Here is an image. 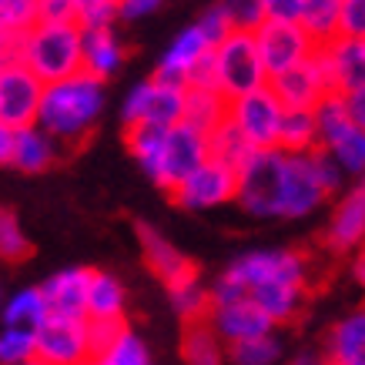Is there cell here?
<instances>
[{"label":"cell","instance_id":"obj_1","mask_svg":"<svg viewBox=\"0 0 365 365\" xmlns=\"http://www.w3.org/2000/svg\"><path fill=\"white\" fill-rule=\"evenodd\" d=\"M108 104V84L94 81L91 74L78 71L64 81L44 84L41 108H37V128L61 148L74 151L98 131V121Z\"/></svg>","mask_w":365,"mask_h":365},{"label":"cell","instance_id":"obj_2","mask_svg":"<svg viewBox=\"0 0 365 365\" xmlns=\"http://www.w3.org/2000/svg\"><path fill=\"white\" fill-rule=\"evenodd\" d=\"M14 57L21 61L41 84H54L81 71V27L67 24H44L34 27L14 41Z\"/></svg>","mask_w":365,"mask_h":365},{"label":"cell","instance_id":"obj_3","mask_svg":"<svg viewBox=\"0 0 365 365\" xmlns=\"http://www.w3.org/2000/svg\"><path fill=\"white\" fill-rule=\"evenodd\" d=\"M211 71H215V91L225 101H235L268 84V74L258 61L252 34L245 31H232L225 41L211 47Z\"/></svg>","mask_w":365,"mask_h":365},{"label":"cell","instance_id":"obj_4","mask_svg":"<svg viewBox=\"0 0 365 365\" xmlns=\"http://www.w3.org/2000/svg\"><path fill=\"white\" fill-rule=\"evenodd\" d=\"M225 275L238 282L245 288V295L258 285L268 282H282V285H312V258L299 248H258L242 258H235L232 265L225 268Z\"/></svg>","mask_w":365,"mask_h":365},{"label":"cell","instance_id":"obj_5","mask_svg":"<svg viewBox=\"0 0 365 365\" xmlns=\"http://www.w3.org/2000/svg\"><path fill=\"white\" fill-rule=\"evenodd\" d=\"M282 165H285V151L265 148V151H252V158L235 171V201L252 218H275Z\"/></svg>","mask_w":365,"mask_h":365},{"label":"cell","instance_id":"obj_6","mask_svg":"<svg viewBox=\"0 0 365 365\" xmlns=\"http://www.w3.org/2000/svg\"><path fill=\"white\" fill-rule=\"evenodd\" d=\"M252 41L268 81L285 74L288 67L302 64V61H309L315 54V44H312L309 34L299 27V21H272V17H265L252 31Z\"/></svg>","mask_w":365,"mask_h":365},{"label":"cell","instance_id":"obj_7","mask_svg":"<svg viewBox=\"0 0 365 365\" xmlns=\"http://www.w3.org/2000/svg\"><path fill=\"white\" fill-rule=\"evenodd\" d=\"M181 108H185V88L181 84L148 78L128 91V98L121 104V121L124 128H131V124L171 128V124H181Z\"/></svg>","mask_w":365,"mask_h":365},{"label":"cell","instance_id":"obj_8","mask_svg":"<svg viewBox=\"0 0 365 365\" xmlns=\"http://www.w3.org/2000/svg\"><path fill=\"white\" fill-rule=\"evenodd\" d=\"M201 161H208V138L188 124H171L165 131V141H161V155H158L151 185L171 195Z\"/></svg>","mask_w":365,"mask_h":365},{"label":"cell","instance_id":"obj_9","mask_svg":"<svg viewBox=\"0 0 365 365\" xmlns=\"http://www.w3.org/2000/svg\"><path fill=\"white\" fill-rule=\"evenodd\" d=\"M34 362H41V365H88L91 362L88 322L47 315V319L34 329Z\"/></svg>","mask_w":365,"mask_h":365},{"label":"cell","instance_id":"obj_10","mask_svg":"<svg viewBox=\"0 0 365 365\" xmlns=\"http://www.w3.org/2000/svg\"><path fill=\"white\" fill-rule=\"evenodd\" d=\"M282 114H285V108L278 104V98L272 94L268 84L258 91H248L242 98L228 101V121L238 128V134L252 144L255 151L275 148Z\"/></svg>","mask_w":365,"mask_h":365},{"label":"cell","instance_id":"obj_11","mask_svg":"<svg viewBox=\"0 0 365 365\" xmlns=\"http://www.w3.org/2000/svg\"><path fill=\"white\" fill-rule=\"evenodd\" d=\"M41 94H44V84L17 57H7L0 64V124H7L11 131L31 128L37 121Z\"/></svg>","mask_w":365,"mask_h":365},{"label":"cell","instance_id":"obj_12","mask_svg":"<svg viewBox=\"0 0 365 365\" xmlns=\"http://www.w3.org/2000/svg\"><path fill=\"white\" fill-rule=\"evenodd\" d=\"M312 155V151H309ZM309 155H285L282 165V185H278V208L275 218H305L315 208H322L329 195L319 185V178L312 171V158Z\"/></svg>","mask_w":365,"mask_h":365},{"label":"cell","instance_id":"obj_13","mask_svg":"<svg viewBox=\"0 0 365 365\" xmlns=\"http://www.w3.org/2000/svg\"><path fill=\"white\" fill-rule=\"evenodd\" d=\"M171 201L185 211H211L235 201V168L222 161H201L175 191Z\"/></svg>","mask_w":365,"mask_h":365},{"label":"cell","instance_id":"obj_14","mask_svg":"<svg viewBox=\"0 0 365 365\" xmlns=\"http://www.w3.org/2000/svg\"><path fill=\"white\" fill-rule=\"evenodd\" d=\"M315 51H319V47H315ZM268 88H272V94L278 98V104H282L285 111H315V104H319L325 94H332L329 78H325V71H322V64H319V54H312L309 61H302V64L288 67L285 74L272 78Z\"/></svg>","mask_w":365,"mask_h":365},{"label":"cell","instance_id":"obj_15","mask_svg":"<svg viewBox=\"0 0 365 365\" xmlns=\"http://www.w3.org/2000/svg\"><path fill=\"white\" fill-rule=\"evenodd\" d=\"M319 64L329 78L332 94H362L365 91V41L355 37H335L329 44H322Z\"/></svg>","mask_w":365,"mask_h":365},{"label":"cell","instance_id":"obj_16","mask_svg":"<svg viewBox=\"0 0 365 365\" xmlns=\"http://www.w3.org/2000/svg\"><path fill=\"white\" fill-rule=\"evenodd\" d=\"M365 238V188L362 181L345 188L339 195L329 218V232H325V245L332 255H352Z\"/></svg>","mask_w":365,"mask_h":365},{"label":"cell","instance_id":"obj_17","mask_svg":"<svg viewBox=\"0 0 365 365\" xmlns=\"http://www.w3.org/2000/svg\"><path fill=\"white\" fill-rule=\"evenodd\" d=\"M128 64V47L118 37L114 27H94V31H81V71L91 74L94 81L108 84L118 78Z\"/></svg>","mask_w":365,"mask_h":365},{"label":"cell","instance_id":"obj_18","mask_svg":"<svg viewBox=\"0 0 365 365\" xmlns=\"http://www.w3.org/2000/svg\"><path fill=\"white\" fill-rule=\"evenodd\" d=\"M205 322L215 329V335H218L225 345H235V342H245V339H258V335L275 332V325L258 312V305H255L252 299L211 305Z\"/></svg>","mask_w":365,"mask_h":365},{"label":"cell","instance_id":"obj_19","mask_svg":"<svg viewBox=\"0 0 365 365\" xmlns=\"http://www.w3.org/2000/svg\"><path fill=\"white\" fill-rule=\"evenodd\" d=\"M88 282H91V268H61L47 278L41 288L47 305V315L57 319H84V302H88Z\"/></svg>","mask_w":365,"mask_h":365},{"label":"cell","instance_id":"obj_20","mask_svg":"<svg viewBox=\"0 0 365 365\" xmlns=\"http://www.w3.org/2000/svg\"><path fill=\"white\" fill-rule=\"evenodd\" d=\"M138 242H141V252H144V262L148 268L155 272L165 285L178 282V278H185L195 272V262H191L188 255L181 252L178 245H171L165 235L158 232L155 225H144L138 222Z\"/></svg>","mask_w":365,"mask_h":365},{"label":"cell","instance_id":"obj_21","mask_svg":"<svg viewBox=\"0 0 365 365\" xmlns=\"http://www.w3.org/2000/svg\"><path fill=\"white\" fill-rule=\"evenodd\" d=\"M208 51H211V44L205 41V34L198 31V24H191V27H185V31L168 44V51L161 54V61H158V67H155V74H151V78L168 81V84H181V88H185L188 71L198 64Z\"/></svg>","mask_w":365,"mask_h":365},{"label":"cell","instance_id":"obj_22","mask_svg":"<svg viewBox=\"0 0 365 365\" xmlns=\"http://www.w3.org/2000/svg\"><path fill=\"white\" fill-rule=\"evenodd\" d=\"M124 315H128V292H124L121 278L91 268L84 322H128Z\"/></svg>","mask_w":365,"mask_h":365},{"label":"cell","instance_id":"obj_23","mask_svg":"<svg viewBox=\"0 0 365 365\" xmlns=\"http://www.w3.org/2000/svg\"><path fill=\"white\" fill-rule=\"evenodd\" d=\"M57 158H61V148L37 124H31V128L14 131L11 165L7 168L21 171V175H44V171H51L57 165Z\"/></svg>","mask_w":365,"mask_h":365},{"label":"cell","instance_id":"obj_24","mask_svg":"<svg viewBox=\"0 0 365 365\" xmlns=\"http://www.w3.org/2000/svg\"><path fill=\"white\" fill-rule=\"evenodd\" d=\"M248 299L258 305V312L265 315L272 325H292L302 315L305 302H309V288L299 285H282V282H268L248 292Z\"/></svg>","mask_w":365,"mask_h":365},{"label":"cell","instance_id":"obj_25","mask_svg":"<svg viewBox=\"0 0 365 365\" xmlns=\"http://www.w3.org/2000/svg\"><path fill=\"white\" fill-rule=\"evenodd\" d=\"M325 362L335 365H365V312H352L332 325V332L325 339Z\"/></svg>","mask_w":365,"mask_h":365},{"label":"cell","instance_id":"obj_26","mask_svg":"<svg viewBox=\"0 0 365 365\" xmlns=\"http://www.w3.org/2000/svg\"><path fill=\"white\" fill-rule=\"evenodd\" d=\"M228 118V101L218 91L208 88H185V108H181V124L195 128L208 138L218 124Z\"/></svg>","mask_w":365,"mask_h":365},{"label":"cell","instance_id":"obj_27","mask_svg":"<svg viewBox=\"0 0 365 365\" xmlns=\"http://www.w3.org/2000/svg\"><path fill=\"white\" fill-rule=\"evenodd\" d=\"M168 288V299H171V305H175V312L181 315V322L188 325V322H201L208 319V309H211V295H208V285L201 282V272L195 268L191 275L178 278V282H171Z\"/></svg>","mask_w":365,"mask_h":365},{"label":"cell","instance_id":"obj_28","mask_svg":"<svg viewBox=\"0 0 365 365\" xmlns=\"http://www.w3.org/2000/svg\"><path fill=\"white\" fill-rule=\"evenodd\" d=\"M181 359H185V365H228L225 362V342L215 335V329L205 319L185 325Z\"/></svg>","mask_w":365,"mask_h":365},{"label":"cell","instance_id":"obj_29","mask_svg":"<svg viewBox=\"0 0 365 365\" xmlns=\"http://www.w3.org/2000/svg\"><path fill=\"white\" fill-rule=\"evenodd\" d=\"M44 319H47V305L37 285L17 288L7 302H0V325H7V329H31L34 332Z\"/></svg>","mask_w":365,"mask_h":365},{"label":"cell","instance_id":"obj_30","mask_svg":"<svg viewBox=\"0 0 365 365\" xmlns=\"http://www.w3.org/2000/svg\"><path fill=\"white\" fill-rule=\"evenodd\" d=\"M278 151L285 155H309L319 148V124L312 111H285L278 124Z\"/></svg>","mask_w":365,"mask_h":365},{"label":"cell","instance_id":"obj_31","mask_svg":"<svg viewBox=\"0 0 365 365\" xmlns=\"http://www.w3.org/2000/svg\"><path fill=\"white\" fill-rule=\"evenodd\" d=\"M295 21L315 47L329 44L339 37V0H302Z\"/></svg>","mask_w":365,"mask_h":365},{"label":"cell","instance_id":"obj_32","mask_svg":"<svg viewBox=\"0 0 365 365\" xmlns=\"http://www.w3.org/2000/svg\"><path fill=\"white\" fill-rule=\"evenodd\" d=\"M91 365H151V349L131 325H124L121 332L94 355Z\"/></svg>","mask_w":365,"mask_h":365},{"label":"cell","instance_id":"obj_33","mask_svg":"<svg viewBox=\"0 0 365 365\" xmlns=\"http://www.w3.org/2000/svg\"><path fill=\"white\" fill-rule=\"evenodd\" d=\"M252 151H255V148L245 141L242 134H238V128H235L228 118H225V121L208 134V158H211V161H222V165L235 168V171H238V168L252 158Z\"/></svg>","mask_w":365,"mask_h":365},{"label":"cell","instance_id":"obj_34","mask_svg":"<svg viewBox=\"0 0 365 365\" xmlns=\"http://www.w3.org/2000/svg\"><path fill=\"white\" fill-rule=\"evenodd\" d=\"M225 362L228 365H278L282 362V339L278 332L245 339V342L225 345Z\"/></svg>","mask_w":365,"mask_h":365},{"label":"cell","instance_id":"obj_35","mask_svg":"<svg viewBox=\"0 0 365 365\" xmlns=\"http://www.w3.org/2000/svg\"><path fill=\"white\" fill-rule=\"evenodd\" d=\"M165 131L168 128H155V124H131V128H124V144H128L131 158L138 161V168L144 171V178L155 175Z\"/></svg>","mask_w":365,"mask_h":365},{"label":"cell","instance_id":"obj_36","mask_svg":"<svg viewBox=\"0 0 365 365\" xmlns=\"http://www.w3.org/2000/svg\"><path fill=\"white\" fill-rule=\"evenodd\" d=\"M322 151L339 165V171H342L345 178H362V171H365V128H352L349 134H342L339 141H332L329 148H322Z\"/></svg>","mask_w":365,"mask_h":365},{"label":"cell","instance_id":"obj_37","mask_svg":"<svg viewBox=\"0 0 365 365\" xmlns=\"http://www.w3.org/2000/svg\"><path fill=\"white\" fill-rule=\"evenodd\" d=\"M31 258V238L24 232L21 218L0 205V262H24Z\"/></svg>","mask_w":365,"mask_h":365},{"label":"cell","instance_id":"obj_38","mask_svg":"<svg viewBox=\"0 0 365 365\" xmlns=\"http://www.w3.org/2000/svg\"><path fill=\"white\" fill-rule=\"evenodd\" d=\"M215 7L225 14V21H228L232 31L252 34L258 24L265 21V7H262V0H215Z\"/></svg>","mask_w":365,"mask_h":365},{"label":"cell","instance_id":"obj_39","mask_svg":"<svg viewBox=\"0 0 365 365\" xmlns=\"http://www.w3.org/2000/svg\"><path fill=\"white\" fill-rule=\"evenodd\" d=\"M34 362V332L31 329H7L0 325V365Z\"/></svg>","mask_w":365,"mask_h":365},{"label":"cell","instance_id":"obj_40","mask_svg":"<svg viewBox=\"0 0 365 365\" xmlns=\"http://www.w3.org/2000/svg\"><path fill=\"white\" fill-rule=\"evenodd\" d=\"M37 24V0H0V27L21 37Z\"/></svg>","mask_w":365,"mask_h":365},{"label":"cell","instance_id":"obj_41","mask_svg":"<svg viewBox=\"0 0 365 365\" xmlns=\"http://www.w3.org/2000/svg\"><path fill=\"white\" fill-rule=\"evenodd\" d=\"M339 37L365 41V0H339Z\"/></svg>","mask_w":365,"mask_h":365},{"label":"cell","instance_id":"obj_42","mask_svg":"<svg viewBox=\"0 0 365 365\" xmlns=\"http://www.w3.org/2000/svg\"><path fill=\"white\" fill-rule=\"evenodd\" d=\"M309 158H312V171H315V178H319V185L325 188V195H329V198H332V195H339V191H342V185H345V175L339 171V165H335V161L325 155L322 148H315Z\"/></svg>","mask_w":365,"mask_h":365},{"label":"cell","instance_id":"obj_43","mask_svg":"<svg viewBox=\"0 0 365 365\" xmlns=\"http://www.w3.org/2000/svg\"><path fill=\"white\" fill-rule=\"evenodd\" d=\"M195 24H198V31L205 34V41H208L211 47L218 44V41H225V37L232 34V27H228V21H225V14L218 11L215 4H211L208 11L201 14V17H198V21H195Z\"/></svg>","mask_w":365,"mask_h":365},{"label":"cell","instance_id":"obj_44","mask_svg":"<svg viewBox=\"0 0 365 365\" xmlns=\"http://www.w3.org/2000/svg\"><path fill=\"white\" fill-rule=\"evenodd\" d=\"M128 322H88V339H91V362H94V355L104 349V345L111 342L114 335L121 332Z\"/></svg>","mask_w":365,"mask_h":365},{"label":"cell","instance_id":"obj_45","mask_svg":"<svg viewBox=\"0 0 365 365\" xmlns=\"http://www.w3.org/2000/svg\"><path fill=\"white\" fill-rule=\"evenodd\" d=\"M37 21H44V24L74 21V4L71 0H37Z\"/></svg>","mask_w":365,"mask_h":365},{"label":"cell","instance_id":"obj_46","mask_svg":"<svg viewBox=\"0 0 365 365\" xmlns=\"http://www.w3.org/2000/svg\"><path fill=\"white\" fill-rule=\"evenodd\" d=\"M114 4H118V21H141L155 14L165 0H114Z\"/></svg>","mask_w":365,"mask_h":365},{"label":"cell","instance_id":"obj_47","mask_svg":"<svg viewBox=\"0 0 365 365\" xmlns=\"http://www.w3.org/2000/svg\"><path fill=\"white\" fill-rule=\"evenodd\" d=\"M262 7H265V17H272V21H295L302 0H262Z\"/></svg>","mask_w":365,"mask_h":365},{"label":"cell","instance_id":"obj_48","mask_svg":"<svg viewBox=\"0 0 365 365\" xmlns=\"http://www.w3.org/2000/svg\"><path fill=\"white\" fill-rule=\"evenodd\" d=\"M11 148H14V131L7 124H0V168L11 165Z\"/></svg>","mask_w":365,"mask_h":365},{"label":"cell","instance_id":"obj_49","mask_svg":"<svg viewBox=\"0 0 365 365\" xmlns=\"http://www.w3.org/2000/svg\"><path fill=\"white\" fill-rule=\"evenodd\" d=\"M285 365H325V355L312 349V352H299V355H292V359H288Z\"/></svg>","mask_w":365,"mask_h":365},{"label":"cell","instance_id":"obj_50","mask_svg":"<svg viewBox=\"0 0 365 365\" xmlns=\"http://www.w3.org/2000/svg\"><path fill=\"white\" fill-rule=\"evenodd\" d=\"M14 41H17V37H14L11 31H4V27H0V64H4L7 57H14Z\"/></svg>","mask_w":365,"mask_h":365},{"label":"cell","instance_id":"obj_51","mask_svg":"<svg viewBox=\"0 0 365 365\" xmlns=\"http://www.w3.org/2000/svg\"><path fill=\"white\" fill-rule=\"evenodd\" d=\"M71 4H74V21H78L81 14L91 11V7H94V4H101V0H71Z\"/></svg>","mask_w":365,"mask_h":365},{"label":"cell","instance_id":"obj_52","mask_svg":"<svg viewBox=\"0 0 365 365\" xmlns=\"http://www.w3.org/2000/svg\"><path fill=\"white\" fill-rule=\"evenodd\" d=\"M27 365H41V362H27Z\"/></svg>","mask_w":365,"mask_h":365},{"label":"cell","instance_id":"obj_53","mask_svg":"<svg viewBox=\"0 0 365 365\" xmlns=\"http://www.w3.org/2000/svg\"><path fill=\"white\" fill-rule=\"evenodd\" d=\"M325 365H335V362H325Z\"/></svg>","mask_w":365,"mask_h":365},{"label":"cell","instance_id":"obj_54","mask_svg":"<svg viewBox=\"0 0 365 365\" xmlns=\"http://www.w3.org/2000/svg\"><path fill=\"white\" fill-rule=\"evenodd\" d=\"M0 302H4V299H0Z\"/></svg>","mask_w":365,"mask_h":365},{"label":"cell","instance_id":"obj_55","mask_svg":"<svg viewBox=\"0 0 365 365\" xmlns=\"http://www.w3.org/2000/svg\"><path fill=\"white\" fill-rule=\"evenodd\" d=\"M88 365H91V362H88Z\"/></svg>","mask_w":365,"mask_h":365}]
</instances>
